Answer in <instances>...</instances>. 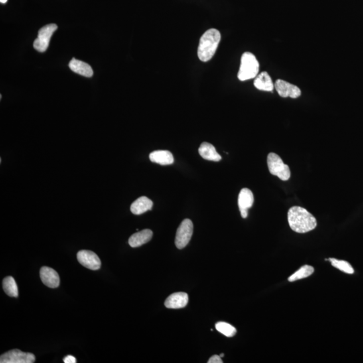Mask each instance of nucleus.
<instances>
[{
	"label": "nucleus",
	"instance_id": "obj_1",
	"mask_svg": "<svg viewBox=\"0 0 363 363\" xmlns=\"http://www.w3.org/2000/svg\"><path fill=\"white\" fill-rule=\"evenodd\" d=\"M288 222L291 230L299 234L311 232L317 227V220L305 209L295 206L288 212Z\"/></svg>",
	"mask_w": 363,
	"mask_h": 363
},
{
	"label": "nucleus",
	"instance_id": "obj_2",
	"mask_svg": "<svg viewBox=\"0 0 363 363\" xmlns=\"http://www.w3.org/2000/svg\"><path fill=\"white\" fill-rule=\"evenodd\" d=\"M221 38L220 32L216 28H211L202 34L198 47V57L201 62L212 60L218 49Z\"/></svg>",
	"mask_w": 363,
	"mask_h": 363
},
{
	"label": "nucleus",
	"instance_id": "obj_3",
	"mask_svg": "<svg viewBox=\"0 0 363 363\" xmlns=\"http://www.w3.org/2000/svg\"><path fill=\"white\" fill-rule=\"evenodd\" d=\"M260 65L254 55L250 52H245L241 58L240 70L238 78L240 81L251 80L258 75Z\"/></svg>",
	"mask_w": 363,
	"mask_h": 363
},
{
	"label": "nucleus",
	"instance_id": "obj_4",
	"mask_svg": "<svg viewBox=\"0 0 363 363\" xmlns=\"http://www.w3.org/2000/svg\"><path fill=\"white\" fill-rule=\"evenodd\" d=\"M267 164L271 174L277 176L279 179L287 181L291 178V170L289 166L284 163L277 154L270 153L267 157Z\"/></svg>",
	"mask_w": 363,
	"mask_h": 363
},
{
	"label": "nucleus",
	"instance_id": "obj_5",
	"mask_svg": "<svg viewBox=\"0 0 363 363\" xmlns=\"http://www.w3.org/2000/svg\"><path fill=\"white\" fill-rule=\"evenodd\" d=\"M193 234V224L189 219L182 221L176 234L175 244L178 249H183L189 243Z\"/></svg>",
	"mask_w": 363,
	"mask_h": 363
},
{
	"label": "nucleus",
	"instance_id": "obj_6",
	"mask_svg": "<svg viewBox=\"0 0 363 363\" xmlns=\"http://www.w3.org/2000/svg\"><path fill=\"white\" fill-rule=\"evenodd\" d=\"M58 29L56 24H49L40 28L38 37L34 40V48L39 52H44L47 49L53 34Z\"/></svg>",
	"mask_w": 363,
	"mask_h": 363
},
{
	"label": "nucleus",
	"instance_id": "obj_7",
	"mask_svg": "<svg viewBox=\"0 0 363 363\" xmlns=\"http://www.w3.org/2000/svg\"><path fill=\"white\" fill-rule=\"evenodd\" d=\"M35 356L29 352H24L18 349L10 350L0 356L1 363H33Z\"/></svg>",
	"mask_w": 363,
	"mask_h": 363
},
{
	"label": "nucleus",
	"instance_id": "obj_8",
	"mask_svg": "<svg viewBox=\"0 0 363 363\" xmlns=\"http://www.w3.org/2000/svg\"><path fill=\"white\" fill-rule=\"evenodd\" d=\"M275 88L282 98H297L301 96V91L299 87L283 80H277Z\"/></svg>",
	"mask_w": 363,
	"mask_h": 363
},
{
	"label": "nucleus",
	"instance_id": "obj_9",
	"mask_svg": "<svg viewBox=\"0 0 363 363\" xmlns=\"http://www.w3.org/2000/svg\"><path fill=\"white\" fill-rule=\"evenodd\" d=\"M79 263L87 269L96 271L100 269L101 261L96 253L90 250H81L77 253Z\"/></svg>",
	"mask_w": 363,
	"mask_h": 363
},
{
	"label": "nucleus",
	"instance_id": "obj_10",
	"mask_svg": "<svg viewBox=\"0 0 363 363\" xmlns=\"http://www.w3.org/2000/svg\"><path fill=\"white\" fill-rule=\"evenodd\" d=\"M253 195L252 192L248 188H244L241 190L238 196V206L240 209L241 216L243 219L247 218L248 211L253 203Z\"/></svg>",
	"mask_w": 363,
	"mask_h": 363
},
{
	"label": "nucleus",
	"instance_id": "obj_11",
	"mask_svg": "<svg viewBox=\"0 0 363 363\" xmlns=\"http://www.w3.org/2000/svg\"><path fill=\"white\" fill-rule=\"evenodd\" d=\"M40 277L42 283L46 287L55 289L60 286V276L54 269L47 267L41 268L40 271Z\"/></svg>",
	"mask_w": 363,
	"mask_h": 363
},
{
	"label": "nucleus",
	"instance_id": "obj_12",
	"mask_svg": "<svg viewBox=\"0 0 363 363\" xmlns=\"http://www.w3.org/2000/svg\"><path fill=\"white\" fill-rule=\"evenodd\" d=\"M188 302V295L187 293L183 292L175 293L170 295L166 299L164 305L169 309H180L187 305Z\"/></svg>",
	"mask_w": 363,
	"mask_h": 363
},
{
	"label": "nucleus",
	"instance_id": "obj_13",
	"mask_svg": "<svg viewBox=\"0 0 363 363\" xmlns=\"http://www.w3.org/2000/svg\"><path fill=\"white\" fill-rule=\"evenodd\" d=\"M253 85L257 90L265 92H273L275 88L271 77L266 72H262L255 77Z\"/></svg>",
	"mask_w": 363,
	"mask_h": 363
},
{
	"label": "nucleus",
	"instance_id": "obj_14",
	"mask_svg": "<svg viewBox=\"0 0 363 363\" xmlns=\"http://www.w3.org/2000/svg\"><path fill=\"white\" fill-rule=\"evenodd\" d=\"M153 237V232L150 230H144L132 235L129 239L130 246L137 247L149 242Z\"/></svg>",
	"mask_w": 363,
	"mask_h": 363
},
{
	"label": "nucleus",
	"instance_id": "obj_15",
	"mask_svg": "<svg viewBox=\"0 0 363 363\" xmlns=\"http://www.w3.org/2000/svg\"><path fill=\"white\" fill-rule=\"evenodd\" d=\"M149 159L153 163L160 165H170L174 163V159L171 152L167 150H158L150 153Z\"/></svg>",
	"mask_w": 363,
	"mask_h": 363
},
{
	"label": "nucleus",
	"instance_id": "obj_16",
	"mask_svg": "<svg viewBox=\"0 0 363 363\" xmlns=\"http://www.w3.org/2000/svg\"><path fill=\"white\" fill-rule=\"evenodd\" d=\"M153 202L146 196H141L134 201L131 205V212L134 215H141L144 213L151 210L153 208Z\"/></svg>",
	"mask_w": 363,
	"mask_h": 363
},
{
	"label": "nucleus",
	"instance_id": "obj_17",
	"mask_svg": "<svg viewBox=\"0 0 363 363\" xmlns=\"http://www.w3.org/2000/svg\"><path fill=\"white\" fill-rule=\"evenodd\" d=\"M198 153L204 160L210 161L220 162L222 157L217 152L214 146L208 142H203L198 149Z\"/></svg>",
	"mask_w": 363,
	"mask_h": 363
},
{
	"label": "nucleus",
	"instance_id": "obj_18",
	"mask_svg": "<svg viewBox=\"0 0 363 363\" xmlns=\"http://www.w3.org/2000/svg\"><path fill=\"white\" fill-rule=\"evenodd\" d=\"M69 67L73 72L80 74L81 76L87 77V78H90L94 74L90 66H89L86 63L76 60L75 58H73L71 60L70 64H69Z\"/></svg>",
	"mask_w": 363,
	"mask_h": 363
},
{
	"label": "nucleus",
	"instance_id": "obj_19",
	"mask_svg": "<svg viewBox=\"0 0 363 363\" xmlns=\"http://www.w3.org/2000/svg\"><path fill=\"white\" fill-rule=\"evenodd\" d=\"M3 289L5 293L10 297H18V286L13 277L10 276L4 279Z\"/></svg>",
	"mask_w": 363,
	"mask_h": 363
},
{
	"label": "nucleus",
	"instance_id": "obj_20",
	"mask_svg": "<svg viewBox=\"0 0 363 363\" xmlns=\"http://www.w3.org/2000/svg\"><path fill=\"white\" fill-rule=\"evenodd\" d=\"M314 273V269L313 267L310 265H304L301 268H300L297 272L293 274L291 277H289L288 281L294 282L298 281V280L305 279V278L311 276Z\"/></svg>",
	"mask_w": 363,
	"mask_h": 363
},
{
	"label": "nucleus",
	"instance_id": "obj_21",
	"mask_svg": "<svg viewBox=\"0 0 363 363\" xmlns=\"http://www.w3.org/2000/svg\"><path fill=\"white\" fill-rule=\"evenodd\" d=\"M216 328L218 332L228 338L233 337L236 335L237 332L236 328L226 322H218L216 324Z\"/></svg>",
	"mask_w": 363,
	"mask_h": 363
},
{
	"label": "nucleus",
	"instance_id": "obj_22",
	"mask_svg": "<svg viewBox=\"0 0 363 363\" xmlns=\"http://www.w3.org/2000/svg\"><path fill=\"white\" fill-rule=\"evenodd\" d=\"M329 261L334 267L343 272V273L349 274V275H352V274L354 273L353 268H352V266L350 265V264L348 263V262L340 261V260L335 258H330Z\"/></svg>",
	"mask_w": 363,
	"mask_h": 363
},
{
	"label": "nucleus",
	"instance_id": "obj_23",
	"mask_svg": "<svg viewBox=\"0 0 363 363\" xmlns=\"http://www.w3.org/2000/svg\"><path fill=\"white\" fill-rule=\"evenodd\" d=\"M222 357L220 355H214L208 360V363H223Z\"/></svg>",
	"mask_w": 363,
	"mask_h": 363
},
{
	"label": "nucleus",
	"instance_id": "obj_24",
	"mask_svg": "<svg viewBox=\"0 0 363 363\" xmlns=\"http://www.w3.org/2000/svg\"><path fill=\"white\" fill-rule=\"evenodd\" d=\"M64 361L65 363H76V358L74 357V356H73L72 355H68L64 358Z\"/></svg>",
	"mask_w": 363,
	"mask_h": 363
},
{
	"label": "nucleus",
	"instance_id": "obj_25",
	"mask_svg": "<svg viewBox=\"0 0 363 363\" xmlns=\"http://www.w3.org/2000/svg\"><path fill=\"white\" fill-rule=\"evenodd\" d=\"M7 1L8 0H0V2H1L2 4H6Z\"/></svg>",
	"mask_w": 363,
	"mask_h": 363
},
{
	"label": "nucleus",
	"instance_id": "obj_26",
	"mask_svg": "<svg viewBox=\"0 0 363 363\" xmlns=\"http://www.w3.org/2000/svg\"><path fill=\"white\" fill-rule=\"evenodd\" d=\"M220 356H221V357L222 358V357H224V356H225V354L224 353H222L220 354Z\"/></svg>",
	"mask_w": 363,
	"mask_h": 363
}]
</instances>
